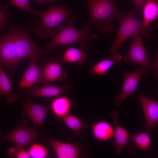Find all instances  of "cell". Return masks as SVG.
Instances as JSON below:
<instances>
[{
	"mask_svg": "<svg viewBox=\"0 0 158 158\" xmlns=\"http://www.w3.org/2000/svg\"><path fill=\"white\" fill-rule=\"evenodd\" d=\"M12 86L4 68L0 63V97L6 98V103L11 104L17 101L18 98L17 94L13 93Z\"/></svg>",
	"mask_w": 158,
	"mask_h": 158,
	"instance_id": "19",
	"label": "cell"
},
{
	"mask_svg": "<svg viewBox=\"0 0 158 158\" xmlns=\"http://www.w3.org/2000/svg\"><path fill=\"white\" fill-rule=\"evenodd\" d=\"M6 4L27 12L32 18L36 17L37 11L31 8L29 0H10Z\"/></svg>",
	"mask_w": 158,
	"mask_h": 158,
	"instance_id": "26",
	"label": "cell"
},
{
	"mask_svg": "<svg viewBox=\"0 0 158 158\" xmlns=\"http://www.w3.org/2000/svg\"><path fill=\"white\" fill-rule=\"evenodd\" d=\"M135 12L132 9L127 14L118 16L119 31L115 40L109 49V54L107 58H111L122 44L130 37L138 33L142 35V22L136 17Z\"/></svg>",
	"mask_w": 158,
	"mask_h": 158,
	"instance_id": "5",
	"label": "cell"
},
{
	"mask_svg": "<svg viewBox=\"0 0 158 158\" xmlns=\"http://www.w3.org/2000/svg\"><path fill=\"white\" fill-rule=\"evenodd\" d=\"M48 106L36 103L29 99L24 103V112L34 124L43 128L44 121L48 112Z\"/></svg>",
	"mask_w": 158,
	"mask_h": 158,
	"instance_id": "13",
	"label": "cell"
},
{
	"mask_svg": "<svg viewBox=\"0 0 158 158\" xmlns=\"http://www.w3.org/2000/svg\"><path fill=\"white\" fill-rule=\"evenodd\" d=\"M28 152L30 157L33 158H45L48 155L47 149L42 145L37 143L32 144Z\"/></svg>",
	"mask_w": 158,
	"mask_h": 158,
	"instance_id": "25",
	"label": "cell"
},
{
	"mask_svg": "<svg viewBox=\"0 0 158 158\" xmlns=\"http://www.w3.org/2000/svg\"><path fill=\"white\" fill-rule=\"evenodd\" d=\"M83 49L81 47H69L65 51L62 58L65 62H78L80 65L85 63L87 55Z\"/></svg>",
	"mask_w": 158,
	"mask_h": 158,
	"instance_id": "22",
	"label": "cell"
},
{
	"mask_svg": "<svg viewBox=\"0 0 158 158\" xmlns=\"http://www.w3.org/2000/svg\"><path fill=\"white\" fill-rule=\"evenodd\" d=\"M9 7L7 5L3 6L0 10V32L1 35H4L5 28L6 25L10 22L11 17L8 12Z\"/></svg>",
	"mask_w": 158,
	"mask_h": 158,
	"instance_id": "27",
	"label": "cell"
},
{
	"mask_svg": "<svg viewBox=\"0 0 158 158\" xmlns=\"http://www.w3.org/2000/svg\"><path fill=\"white\" fill-rule=\"evenodd\" d=\"M122 57L120 53H116L111 58H106L97 63L89 70V72L91 75H104L114 64L120 61Z\"/></svg>",
	"mask_w": 158,
	"mask_h": 158,
	"instance_id": "21",
	"label": "cell"
},
{
	"mask_svg": "<svg viewBox=\"0 0 158 158\" xmlns=\"http://www.w3.org/2000/svg\"><path fill=\"white\" fill-rule=\"evenodd\" d=\"M69 128L78 135L80 132L83 131L88 127L86 124L83 122L78 117L71 114H68L61 118H58Z\"/></svg>",
	"mask_w": 158,
	"mask_h": 158,
	"instance_id": "23",
	"label": "cell"
},
{
	"mask_svg": "<svg viewBox=\"0 0 158 158\" xmlns=\"http://www.w3.org/2000/svg\"><path fill=\"white\" fill-rule=\"evenodd\" d=\"M39 58V57L36 56L30 59L28 67L18 83V86L20 88H28L41 81L42 68H40L37 65Z\"/></svg>",
	"mask_w": 158,
	"mask_h": 158,
	"instance_id": "14",
	"label": "cell"
},
{
	"mask_svg": "<svg viewBox=\"0 0 158 158\" xmlns=\"http://www.w3.org/2000/svg\"><path fill=\"white\" fill-rule=\"evenodd\" d=\"M0 63L10 73L13 72L14 66L18 63L14 42L10 30L0 39Z\"/></svg>",
	"mask_w": 158,
	"mask_h": 158,
	"instance_id": "9",
	"label": "cell"
},
{
	"mask_svg": "<svg viewBox=\"0 0 158 158\" xmlns=\"http://www.w3.org/2000/svg\"><path fill=\"white\" fill-rule=\"evenodd\" d=\"M9 29L13 38L18 62L27 58L36 56L41 58L50 54L52 49L39 47L32 40L26 30L12 25Z\"/></svg>",
	"mask_w": 158,
	"mask_h": 158,
	"instance_id": "4",
	"label": "cell"
},
{
	"mask_svg": "<svg viewBox=\"0 0 158 158\" xmlns=\"http://www.w3.org/2000/svg\"><path fill=\"white\" fill-rule=\"evenodd\" d=\"M151 70L154 72L155 79L158 80V51H157L156 60L151 63Z\"/></svg>",
	"mask_w": 158,
	"mask_h": 158,
	"instance_id": "30",
	"label": "cell"
},
{
	"mask_svg": "<svg viewBox=\"0 0 158 158\" xmlns=\"http://www.w3.org/2000/svg\"></svg>",
	"mask_w": 158,
	"mask_h": 158,
	"instance_id": "32",
	"label": "cell"
},
{
	"mask_svg": "<svg viewBox=\"0 0 158 158\" xmlns=\"http://www.w3.org/2000/svg\"><path fill=\"white\" fill-rule=\"evenodd\" d=\"M72 87L71 85L67 83L60 86L47 84L39 87L33 86L26 88L25 93L28 96L35 97H52L65 94Z\"/></svg>",
	"mask_w": 158,
	"mask_h": 158,
	"instance_id": "12",
	"label": "cell"
},
{
	"mask_svg": "<svg viewBox=\"0 0 158 158\" xmlns=\"http://www.w3.org/2000/svg\"><path fill=\"white\" fill-rule=\"evenodd\" d=\"M129 138L135 147L145 151L147 150L152 143L150 138L146 132L131 134Z\"/></svg>",
	"mask_w": 158,
	"mask_h": 158,
	"instance_id": "24",
	"label": "cell"
},
{
	"mask_svg": "<svg viewBox=\"0 0 158 158\" xmlns=\"http://www.w3.org/2000/svg\"><path fill=\"white\" fill-rule=\"evenodd\" d=\"M89 11L87 25L95 24L102 32L107 34L113 28L111 20L121 13L113 0H86Z\"/></svg>",
	"mask_w": 158,
	"mask_h": 158,
	"instance_id": "3",
	"label": "cell"
},
{
	"mask_svg": "<svg viewBox=\"0 0 158 158\" xmlns=\"http://www.w3.org/2000/svg\"><path fill=\"white\" fill-rule=\"evenodd\" d=\"M8 154L11 157L17 158H29L30 156L28 151H26L24 147L16 146L9 148Z\"/></svg>",
	"mask_w": 158,
	"mask_h": 158,
	"instance_id": "28",
	"label": "cell"
},
{
	"mask_svg": "<svg viewBox=\"0 0 158 158\" xmlns=\"http://www.w3.org/2000/svg\"><path fill=\"white\" fill-rule=\"evenodd\" d=\"M145 120L144 126L148 132L154 130L158 126V102L145 95H138Z\"/></svg>",
	"mask_w": 158,
	"mask_h": 158,
	"instance_id": "10",
	"label": "cell"
},
{
	"mask_svg": "<svg viewBox=\"0 0 158 158\" xmlns=\"http://www.w3.org/2000/svg\"><path fill=\"white\" fill-rule=\"evenodd\" d=\"M64 6L57 5L50 6L43 11H37L32 32L38 38L46 39L53 38L58 32L60 24L73 16Z\"/></svg>",
	"mask_w": 158,
	"mask_h": 158,
	"instance_id": "1",
	"label": "cell"
},
{
	"mask_svg": "<svg viewBox=\"0 0 158 158\" xmlns=\"http://www.w3.org/2000/svg\"><path fill=\"white\" fill-rule=\"evenodd\" d=\"M92 132L95 139L100 142L107 141L114 136V130L112 126L105 120H100L93 124Z\"/></svg>",
	"mask_w": 158,
	"mask_h": 158,
	"instance_id": "18",
	"label": "cell"
},
{
	"mask_svg": "<svg viewBox=\"0 0 158 158\" xmlns=\"http://www.w3.org/2000/svg\"><path fill=\"white\" fill-rule=\"evenodd\" d=\"M143 29L142 35L148 37L147 30L154 21L158 20V0H146L142 10Z\"/></svg>",
	"mask_w": 158,
	"mask_h": 158,
	"instance_id": "17",
	"label": "cell"
},
{
	"mask_svg": "<svg viewBox=\"0 0 158 158\" xmlns=\"http://www.w3.org/2000/svg\"><path fill=\"white\" fill-rule=\"evenodd\" d=\"M40 135L39 132L33 127L25 126H16L8 134L0 135L1 142L14 144L16 146L24 147Z\"/></svg>",
	"mask_w": 158,
	"mask_h": 158,
	"instance_id": "8",
	"label": "cell"
},
{
	"mask_svg": "<svg viewBox=\"0 0 158 158\" xmlns=\"http://www.w3.org/2000/svg\"><path fill=\"white\" fill-rule=\"evenodd\" d=\"M150 71L143 68H137L129 73H122L124 78L123 84L120 95L118 96L114 95L113 97L114 105L118 107H121L124 101L134 93L141 77Z\"/></svg>",
	"mask_w": 158,
	"mask_h": 158,
	"instance_id": "6",
	"label": "cell"
},
{
	"mask_svg": "<svg viewBox=\"0 0 158 158\" xmlns=\"http://www.w3.org/2000/svg\"><path fill=\"white\" fill-rule=\"evenodd\" d=\"M72 103V99L68 97L59 96L54 98L51 103V110L58 118L68 114Z\"/></svg>",
	"mask_w": 158,
	"mask_h": 158,
	"instance_id": "20",
	"label": "cell"
},
{
	"mask_svg": "<svg viewBox=\"0 0 158 158\" xmlns=\"http://www.w3.org/2000/svg\"><path fill=\"white\" fill-rule=\"evenodd\" d=\"M76 16L65 21V24L60 27L56 35L46 46L47 49H52L56 46L78 43L83 49L89 50L88 44L92 40H97L98 36L90 31L89 26L85 25L82 29L77 28L75 23L77 20Z\"/></svg>",
	"mask_w": 158,
	"mask_h": 158,
	"instance_id": "2",
	"label": "cell"
},
{
	"mask_svg": "<svg viewBox=\"0 0 158 158\" xmlns=\"http://www.w3.org/2000/svg\"><path fill=\"white\" fill-rule=\"evenodd\" d=\"M65 62L62 56H59L46 63L42 68L41 82L47 84L56 80L63 81L67 75L66 72L62 69Z\"/></svg>",
	"mask_w": 158,
	"mask_h": 158,
	"instance_id": "11",
	"label": "cell"
},
{
	"mask_svg": "<svg viewBox=\"0 0 158 158\" xmlns=\"http://www.w3.org/2000/svg\"><path fill=\"white\" fill-rule=\"evenodd\" d=\"M35 1L38 4H42L45 3L52 2L55 0H32Z\"/></svg>",
	"mask_w": 158,
	"mask_h": 158,
	"instance_id": "31",
	"label": "cell"
},
{
	"mask_svg": "<svg viewBox=\"0 0 158 158\" xmlns=\"http://www.w3.org/2000/svg\"><path fill=\"white\" fill-rule=\"evenodd\" d=\"M48 140L58 158H77L81 154V147L77 144L62 142L52 138Z\"/></svg>",
	"mask_w": 158,
	"mask_h": 158,
	"instance_id": "16",
	"label": "cell"
},
{
	"mask_svg": "<svg viewBox=\"0 0 158 158\" xmlns=\"http://www.w3.org/2000/svg\"><path fill=\"white\" fill-rule=\"evenodd\" d=\"M119 116V113L116 110L113 111L109 114L110 117L113 120L114 125L115 154L119 155L121 154L123 148L128 147L130 144L129 137L127 130L118 124V118Z\"/></svg>",
	"mask_w": 158,
	"mask_h": 158,
	"instance_id": "15",
	"label": "cell"
},
{
	"mask_svg": "<svg viewBox=\"0 0 158 158\" xmlns=\"http://www.w3.org/2000/svg\"><path fill=\"white\" fill-rule=\"evenodd\" d=\"M146 0H133L134 5L133 9L135 11H141Z\"/></svg>",
	"mask_w": 158,
	"mask_h": 158,
	"instance_id": "29",
	"label": "cell"
},
{
	"mask_svg": "<svg viewBox=\"0 0 158 158\" xmlns=\"http://www.w3.org/2000/svg\"><path fill=\"white\" fill-rule=\"evenodd\" d=\"M141 33L133 36L132 42L122 61L129 63L138 64L150 71L151 63L149 61L145 47L141 40Z\"/></svg>",
	"mask_w": 158,
	"mask_h": 158,
	"instance_id": "7",
	"label": "cell"
}]
</instances>
